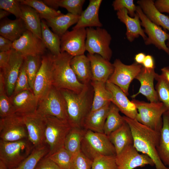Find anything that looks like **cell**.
<instances>
[{
	"mask_svg": "<svg viewBox=\"0 0 169 169\" xmlns=\"http://www.w3.org/2000/svg\"><path fill=\"white\" fill-rule=\"evenodd\" d=\"M129 125L133 138V145L138 152L148 156L153 161L156 169H169L161 160L157 148L160 133L157 132L138 121L123 116Z\"/></svg>",
	"mask_w": 169,
	"mask_h": 169,
	"instance_id": "obj_1",
	"label": "cell"
},
{
	"mask_svg": "<svg viewBox=\"0 0 169 169\" xmlns=\"http://www.w3.org/2000/svg\"><path fill=\"white\" fill-rule=\"evenodd\" d=\"M60 90L66 102L69 123L72 128H83L92 104L94 90L90 83L79 93L64 89Z\"/></svg>",
	"mask_w": 169,
	"mask_h": 169,
	"instance_id": "obj_2",
	"label": "cell"
},
{
	"mask_svg": "<svg viewBox=\"0 0 169 169\" xmlns=\"http://www.w3.org/2000/svg\"><path fill=\"white\" fill-rule=\"evenodd\" d=\"M73 57L66 52L52 56V85L60 90L64 89L79 93L85 84L79 82L71 68L70 62Z\"/></svg>",
	"mask_w": 169,
	"mask_h": 169,
	"instance_id": "obj_3",
	"label": "cell"
},
{
	"mask_svg": "<svg viewBox=\"0 0 169 169\" xmlns=\"http://www.w3.org/2000/svg\"><path fill=\"white\" fill-rule=\"evenodd\" d=\"M81 151L92 161L100 156H116L114 146L108 136L84 129Z\"/></svg>",
	"mask_w": 169,
	"mask_h": 169,
	"instance_id": "obj_4",
	"label": "cell"
},
{
	"mask_svg": "<svg viewBox=\"0 0 169 169\" xmlns=\"http://www.w3.org/2000/svg\"><path fill=\"white\" fill-rule=\"evenodd\" d=\"M131 101L137 108L138 113L136 119L139 122L158 133L163 125L162 116L167 110L164 104L157 102H146L134 99Z\"/></svg>",
	"mask_w": 169,
	"mask_h": 169,
	"instance_id": "obj_5",
	"label": "cell"
},
{
	"mask_svg": "<svg viewBox=\"0 0 169 169\" xmlns=\"http://www.w3.org/2000/svg\"><path fill=\"white\" fill-rule=\"evenodd\" d=\"M35 112L43 117L53 116L68 122L66 101L60 90L53 86L48 93L39 100Z\"/></svg>",
	"mask_w": 169,
	"mask_h": 169,
	"instance_id": "obj_6",
	"label": "cell"
},
{
	"mask_svg": "<svg viewBox=\"0 0 169 169\" xmlns=\"http://www.w3.org/2000/svg\"><path fill=\"white\" fill-rule=\"evenodd\" d=\"M33 148L28 139L10 142L0 140V160L8 169H12L27 157Z\"/></svg>",
	"mask_w": 169,
	"mask_h": 169,
	"instance_id": "obj_7",
	"label": "cell"
},
{
	"mask_svg": "<svg viewBox=\"0 0 169 169\" xmlns=\"http://www.w3.org/2000/svg\"><path fill=\"white\" fill-rule=\"evenodd\" d=\"M45 143L49 149V156L64 147L65 138L72 127L68 122L51 116L45 117Z\"/></svg>",
	"mask_w": 169,
	"mask_h": 169,
	"instance_id": "obj_8",
	"label": "cell"
},
{
	"mask_svg": "<svg viewBox=\"0 0 169 169\" xmlns=\"http://www.w3.org/2000/svg\"><path fill=\"white\" fill-rule=\"evenodd\" d=\"M86 29V50L90 54H98L110 61L112 55L110 47L112 40L110 34L101 27L87 28Z\"/></svg>",
	"mask_w": 169,
	"mask_h": 169,
	"instance_id": "obj_9",
	"label": "cell"
},
{
	"mask_svg": "<svg viewBox=\"0 0 169 169\" xmlns=\"http://www.w3.org/2000/svg\"><path fill=\"white\" fill-rule=\"evenodd\" d=\"M113 64L114 70L107 82L118 86L127 96L131 82L135 79L143 66L136 62L126 65L119 59H116Z\"/></svg>",
	"mask_w": 169,
	"mask_h": 169,
	"instance_id": "obj_10",
	"label": "cell"
},
{
	"mask_svg": "<svg viewBox=\"0 0 169 169\" xmlns=\"http://www.w3.org/2000/svg\"><path fill=\"white\" fill-rule=\"evenodd\" d=\"M139 15L141 26L147 35L144 41L146 45L153 44L159 49L162 50L169 55V49L166 44L169 40V33L162 28L151 21L144 14L140 7L137 6L136 12Z\"/></svg>",
	"mask_w": 169,
	"mask_h": 169,
	"instance_id": "obj_11",
	"label": "cell"
},
{
	"mask_svg": "<svg viewBox=\"0 0 169 169\" xmlns=\"http://www.w3.org/2000/svg\"><path fill=\"white\" fill-rule=\"evenodd\" d=\"M0 140L6 142L28 139L26 127L22 116L15 114L0 119Z\"/></svg>",
	"mask_w": 169,
	"mask_h": 169,
	"instance_id": "obj_12",
	"label": "cell"
},
{
	"mask_svg": "<svg viewBox=\"0 0 169 169\" xmlns=\"http://www.w3.org/2000/svg\"><path fill=\"white\" fill-rule=\"evenodd\" d=\"M52 56L51 53L42 56L41 65L36 77L33 90L38 101L53 86Z\"/></svg>",
	"mask_w": 169,
	"mask_h": 169,
	"instance_id": "obj_13",
	"label": "cell"
},
{
	"mask_svg": "<svg viewBox=\"0 0 169 169\" xmlns=\"http://www.w3.org/2000/svg\"><path fill=\"white\" fill-rule=\"evenodd\" d=\"M86 37L85 28L67 31L60 38L61 53L66 52L73 57L84 54Z\"/></svg>",
	"mask_w": 169,
	"mask_h": 169,
	"instance_id": "obj_14",
	"label": "cell"
},
{
	"mask_svg": "<svg viewBox=\"0 0 169 169\" xmlns=\"http://www.w3.org/2000/svg\"><path fill=\"white\" fill-rule=\"evenodd\" d=\"M133 145L125 147L118 155L115 156L118 169H134L146 165L154 166L152 159L147 155L140 154Z\"/></svg>",
	"mask_w": 169,
	"mask_h": 169,
	"instance_id": "obj_15",
	"label": "cell"
},
{
	"mask_svg": "<svg viewBox=\"0 0 169 169\" xmlns=\"http://www.w3.org/2000/svg\"><path fill=\"white\" fill-rule=\"evenodd\" d=\"M12 49L25 57L42 56L46 48L42 39L27 30L20 38L13 42Z\"/></svg>",
	"mask_w": 169,
	"mask_h": 169,
	"instance_id": "obj_16",
	"label": "cell"
},
{
	"mask_svg": "<svg viewBox=\"0 0 169 169\" xmlns=\"http://www.w3.org/2000/svg\"><path fill=\"white\" fill-rule=\"evenodd\" d=\"M22 116L27 129L28 139L34 148L45 144V117L36 112Z\"/></svg>",
	"mask_w": 169,
	"mask_h": 169,
	"instance_id": "obj_17",
	"label": "cell"
},
{
	"mask_svg": "<svg viewBox=\"0 0 169 169\" xmlns=\"http://www.w3.org/2000/svg\"><path fill=\"white\" fill-rule=\"evenodd\" d=\"M24 58L12 49L8 64L3 69H1L3 73L6 93L9 97L12 95L13 92L15 84Z\"/></svg>",
	"mask_w": 169,
	"mask_h": 169,
	"instance_id": "obj_18",
	"label": "cell"
},
{
	"mask_svg": "<svg viewBox=\"0 0 169 169\" xmlns=\"http://www.w3.org/2000/svg\"><path fill=\"white\" fill-rule=\"evenodd\" d=\"M10 98L16 114L23 116L36 112L38 100L31 90L22 91Z\"/></svg>",
	"mask_w": 169,
	"mask_h": 169,
	"instance_id": "obj_19",
	"label": "cell"
},
{
	"mask_svg": "<svg viewBox=\"0 0 169 169\" xmlns=\"http://www.w3.org/2000/svg\"><path fill=\"white\" fill-rule=\"evenodd\" d=\"M157 73L155 68L147 69L143 66L136 77L141 84L138 92L131 96L135 98L141 94L145 96L150 102H157L159 101L156 90L154 86V80Z\"/></svg>",
	"mask_w": 169,
	"mask_h": 169,
	"instance_id": "obj_20",
	"label": "cell"
},
{
	"mask_svg": "<svg viewBox=\"0 0 169 169\" xmlns=\"http://www.w3.org/2000/svg\"><path fill=\"white\" fill-rule=\"evenodd\" d=\"M106 86L111 94V103L125 116L136 119L138 111L134 103L129 100L124 92L117 86L108 82L106 83Z\"/></svg>",
	"mask_w": 169,
	"mask_h": 169,
	"instance_id": "obj_21",
	"label": "cell"
},
{
	"mask_svg": "<svg viewBox=\"0 0 169 169\" xmlns=\"http://www.w3.org/2000/svg\"><path fill=\"white\" fill-rule=\"evenodd\" d=\"M117 17L120 22L124 23L126 28V35L130 42L141 36L144 41L147 36L141 27V22L138 14L136 12L134 17L129 16L127 10L122 8L117 11Z\"/></svg>",
	"mask_w": 169,
	"mask_h": 169,
	"instance_id": "obj_22",
	"label": "cell"
},
{
	"mask_svg": "<svg viewBox=\"0 0 169 169\" xmlns=\"http://www.w3.org/2000/svg\"><path fill=\"white\" fill-rule=\"evenodd\" d=\"M91 68L92 80L106 83L114 70L113 64L98 54H87Z\"/></svg>",
	"mask_w": 169,
	"mask_h": 169,
	"instance_id": "obj_23",
	"label": "cell"
},
{
	"mask_svg": "<svg viewBox=\"0 0 169 169\" xmlns=\"http://www.w3.org/2000/svg\"><path fill=\"white\" fill-rule=\"evenodd\" d=\"M101 0H90L86 9L83 11L76 25L72 29L93 27H101L102 24L99 16Z\"/></svg>",
	"mask_w": 169,
	"mask_h": 169,
	"instance_id": "obj_24",
	"label": "cell"
},
{
	"mask_svg": "<svg viewBox=\"0 0 169 169\" xmlns=\"http://www.w3.org/2000/svg\"><path fill=\"white\" fill-rule=\"evenodd\" d=\"M70 65L80 82L84 84L90 83L92 74L90 62L87 56L84 54L73 57Z\"/></svg>",
	"mask_w": 169,
	"mask_h": 169,
	"instance_id": "obj_25",
	"label": "cell"
},
{
	"mask_svg": "<svg viewBox=\"0 0 169 169\" xmlns=\"http://www.w3.org/2000/svg\"><path fill=\"white\" fill-rule=\"evenodd\" d=\"M137 3L147 17L152 22L169 31V16L163 14L156 8L153 0H139Z\"/></svg>",
	"mask_w": 169,
	"mask_h": 169,
	"instance_id": "obj_26",
	"label": "cell"
},
{
	"mask_svg": "<svg viewBox=\"0 0 169 169\" xmlns=\"http://www.w3.org/2000/svg\"><path fill=\"white\" fill-rule=\"evenodd\" d=\"M27 30L21 18L12 20L6 18L1 20L0 36L12 42L20 38Z\"/></svg>",
	"mask_w": 169,
	"mask_h": 169,
	"instance_id": "obj_27",
	"label": "cell"
},
{
	"mask_svg": "<svg viewBox=\"0 0 169 169\" xmlns=\"http://www.w3.org/2000/svg\"><path fill=\"white\" fill-rule=\"evenodd\" d=\"M111 103L99 109L90 111L84 120L83 128L95 132L104 133V127Z\"/></svg>",
	"mask_w": 169,
	"mask_h": 169,
	"instance_id": "obj_28",
	"label": "cell"
},
{
	"mask_svg": "<svg viewBox=\"0 0 169 169\" xmlns=\"http://www.w3.org/2000/svg\"><path fill=\"white\" fill-rule=\"evenodd\" d=\"M108 136L115 147L116 155L119 154L127 146L133 145V138L131 128L125 121Z\"/></svg>",
	"mask_w": 169,
	"mask_h": 169,
	"instance_id": "obj_29",
	"label": "cell"
},
{
	"mask_svg": "<svg viewBox=\"0 0 169 169\" xmlns=\"http://www.w3.org/2000/svg\"><path fill=\"white\" fill-rule=\"evenodd\" d=\"M21 18L27 29L42 40L41 18L38 13L32 8L25 5H21Z\"/></svg>",
	"mask_w": 169,
	"mask_h": 169,
	"instance_id": "obj_30",
	"label": "cell"
},
{
	"mask_svg": "<svg viewBox=\"0 0 169 169\" xmlns=\"http://www.w3.org/2000/svg\"><path fill=\"white\" fill-rule=\"evenodd\" d=\"M79 16L68 13L45 21L54 33L61 38L71 26L76 24Z\"/></svg>",
	"mask_w": 169,
	"mask_h": 169,
	"instance_id": "obj_31",
	"label": "cell"
},
{
	"mask_svg": "<svg viewBox=\"0 0 169 169\" xmlns=\"http://www.w3.org/2000/svg\"><path fill=\"white\" fill-rule=\"evenodd\" d=\"M163 125L157 149L159 156L165 166L169 167V112L162 116Z\"/></svg>",
	"mask_w": 169,
	"mask_h": 169,
	"instance_id": "obj_32",
	"label": "cell"
},
{
	"mask_svg": "<svg viewBox=\"0 0 169 169\" xmlns=\"http://www.w3.org/2000/svg\"><path fill=\"white\" fill-rule=\"evenodd\" d=\"M90 84L94 90L91 111L99 109L111 102V94L106 88V83L92 80Z\"/></svg>",
	"mask_w": 169,
	"mask_h": 169,
	"instance_id": "obj_33",
	"label": "cell"
},
{
	"mask_svg": "<svg viewBox=\"0 0 169 169\" xmlns=\"http://www.w3.org/2000/svg\"><path fill=\"white\" fill-rule=\"evenodd\" d=\"M41 35L43 42L46 48L53 55L61 53L60 37L51 31L45 21L41 19Z\"/></svg>",
	"mask_w": 169,
	"mask_h": 169,
	"instance_id": "obj_34",
	"label": "cell"
},
{
	"mask_svg": "<svg viewBox=\"0 0 169 169\" xmlns=\"http://www.w3.org/2000/svg\"><path fill=\"white\" fill-rule=\"evenodd\" d=\"M119 112L118 108L111 103L103 129L104 133L107 136L120 128L125 122L123 116L120 115Z\"/></svg>",
	"mask_w": 169,
	"mask_h": 169,
	"instance_id": "obj_35",
	"label": "cell"
},
{
	"mask_svg": "<svg viewBox=\"0 0 169 169\" xmlns=\"http://www.w3.org/2000/svg\"><path fill=\"white\" fill-rule=\"evenodd\" d=\"M49 151L48 146L45 144L34 147L27 157L12 169H34L39 161L46 156Z\"/></svg>",
	"mask_w": 169,
	"mask_h": 169,
	"instance_id": "obj_36",
	"label": "cell"
},
{
	"mask_svg": "<svg viewBox=\"0 0 169 169\" xmlns=\"http://www.w3.org/2000/svg\"><path fill=\"white\" fill-rule=\"evenodd\" d=\"M83 128H72L66 136L64 147L72 157L81 151V142L83 135Z\"/></svg>",
	"mask_w": 169,
	"mask_h": 169,
	"instance_id": "obj_37",
	"label": "cell"
},
{
	"mask_svg": "<svg viewBox=\"0 0 169 169\" xmlns=\"http://www.w3.org/2000/svg\"><path fill=\"white\" fill-rule=\"evenodd\" d=\"M43 2L51 8L56 9L59 7L65 8L69 12L80 16L82 12L84 0H44Z\"/></svg>",
	"mask_w": 169,
	"mask_h": 169,
	"instance_id": "obj_38",
	"label": "cell"
},
{
	"mask_svg": "<svg viewBox=\"0 0 169 169\" xmlns=\"http://www.w3.org/2000/svg\"><path fill=\"white\" fill-rule=\"evenodd\" d=\"M21 4L29 6L35 10L39 14L41 19L45 20L58 16L62 13L49 7L43 1L38 0H21Z\"/></svg>",
	"mask_w": 169,
	"mask_h": 169,
	"instance_id": "obj_39",
	"label": "cell"
},
{
	"mask_svg": "<svg viewBox=\"0 0 169 169\" xmlns=\"http://www.w3.org/2000/svg\"><path fill=\"white\" fill-rule=\"evenodd\" d=\"M42 56L39 55L29 56L24 58L28 83L32 91L36 77L41 65Z\"/></svg>",
	"mask_w": 169,
	"mask_h": 169,
	"instance_id": "obj_40",
	"label": "cell"
},
{
	"mask_svg": "<svg viewBox=\"0 0 169 169\" xmlns=\"http://www.w3.org/2000/svg\"><path fill=\"white\" fill-rule=\"evenodd\" d=\"M155 89L159 101L162 103L169 112V82L161 74L157 73Z\"/></svg>",
	"mask_w": 169,
	"mask_h": 169,
	"instance_id": "obj_41",
	"label": "cell"
},
{
	"mask_svg": "<svg viewBox=\"0 0 169 169\" xmlns=\"http://www.w3.org/2000/svg\"><path fill=\"white\" fill-rule=\"evenodd\" d=\"M46 156L54 162L61 169H70L72 156L64 147Z\"/></svg>",
	"mask_w": 169,
	"mask_h": 169,
	"instance_id": "obj_42",
	"label": "cell"
},
{
	"mask_svg": "<svg viewBox=\"0 0 169 169\" xmlns=\"http://www.w3.org/2000/svg\"><path fill=\"white\" fill-rule=\"evenodd\" d=\"M92 169H118L115 156H100L93 161Z\"/></svg>",
	"mask_w": 169,
	"mask_h": 169,
	"instance_id": "obj_43",
	"label": "cell"
},
{
	"mask_svg": "<svg viewBox=\"0 0 169 169\" xmlns=\"http://www.w3.org/2000/svg\"><path fill=\"white\" fill-rule=\"evenodd\" d=\"M16 114L14 107L11 99L6 91L0 92V116L1 118L9 116Z\"/></svg>",
	"mask_w": 169,
	"mask_h": 169,
	"instance_id": "obj_44",
	"label": "cell"
},
{
	"mask_svg": "<svg viewBox=\"0 0 169 169\" xmlns=\"http://www.w3.org/2000/svg\"><path fill=\"white\" fill-rule=\"evenodd\" d=\"M31 90L30 87L26 71V65L24 61L20 68L19 73L16 82L12 95L24 90Z\"/></svg>",
	"mask_w": 169,
	"mask_h": 169,
	"instance_id": "obj_45",
	"label": "cell"
},
{
	"mask_svg": "<svg viewBox=\"0 0 169 169\" xmlns=\"http://www.w3.org/2000/svg\"><path fill=\"white\" fill-rule=\"evenodd\" d=\"M92 162L80 151L72 157L70 169H92Z\"/></svg>",
	"mask_w": 169,
	"mask_h": 169,
	"instance_id": "obj_46",
	"label": "cell"
},
{
	"mask_svg": "<svg viewBox=\"0 0 169 169\" xmlns=\"http://www.w3.org/2000/svg\"><path fill=\"white\" fill-rule=\"evenodd\" d=\"M21 5L20 0H0V8L6 10L13 14L16 18H21Z\"/></svg>",
	"mask_w": 169,
	"mask_h": 169,
	"instance_id": "obj_47",
	"label": "cell"
},
{
	"mask_svg": "<svg viewBox=\"0 0 169 169\" xmlns=\"http://www.w3.org/2000/svg\"><path fill=\"white\" fill-rule=\"evenodd\" d=\"M112 5L115 10L126 9L131 17H134L136 14L137 6L134 4L133 0H115L113 2Z\"/></svg>",
	"mask_w": 169,
	"mask_h": 169,
	"instance_id": "obj_48",
	"label": "cell"
},
{
	"mask_svg": "<svg viewBox=\"0 0 169 169\" xmlns=\"http://www.w3.org/2000/svg\"><path fill=\"white\" fill-rule=\"evenodd\" d=\"M34 169H61L48 157L45 156L38 163Z\"/></svg>",
	"mask_w": 169,
	"mask_h": 169,
	"instance_id": "obj_49",
	"label": "cell"
},
{
	"mask_svg": "<svg viewBox=\"0 0 169 169\" xmlns=\"http://www.w3.org/2000/svg\"><path fill=\"white\" fill-rule=\"evenodd\" d=\"M154 4L160 12L169 13V0H156Z\"/></svg>",
	"mask_w": 169,
	"mask_h": 169,
	"instance_id": "obj_50",
	"label": "cell"
},
{
	"mask_svg": "<svg viewBox=\"0 0 169 169\" xmlns=\"http://www.w3.org/2000/svg\"><path fill=\"white\" fill-rule=\"evenodd\" d=\"M13 42L3 37L0 36V51L5 52L12 49Z\"/></svg>",
	"mask_w": 169,
	"mask_h": 169,
	"instance_id": "obj_51",
	"label": "cell"
},
{
	"mask_svg": "<svg viewBox=\"0 0 169 169\" xmlns=\"http://www.w3.org/2000/svg\"><path fill=\"white\" fill-rule=\"evenodd\" d=\"M11 50L5 52H0V68L3 69L9 61Z\"/></svg>",
	"mask_w": 169,
	"mask_h": 169,
	"instance_id": "obj_52",
	"label": "cell"
},
{
	"mask_svg": "<svg viewBox=\"0 0 169 169\" xmlns=\"http://www.w3.org/2000/svg\"><path fill=\"white\" fill-rule=\"evenodd\" d=\"M142 64L143 67L147 69L155 68V63L153 57L150 55H146Z\"/></svg>",
	"mask_w": 169,
	"mask_h": 169,
	"instance_id": "obj_53",
	"label": "cell"
},
{
	"mask_svg": "<svg viewBox=\"0 0 169 169\" xmlns=\"http://www.w3.org/2000/svg\"><path fill=\"white\" fill-rule=\"evenodd\" d=\"M146 56L145 54L143 53H140L136 54L134 58L135 62L141 64H143Z\"/></svg>",
	"mask_w": 169,
	"mask_h": 169,
	"instance_id": "obj_54",
	"label": "cell"
},
{
	"mask_svg": "<svg viewBox=\"0 0 169 169\" xmlns=\"http://www.w3.org/2000/svg\"><path fill=\"white\" fill-rule=\"evenodd\" d=\"M161 75L167 81L169 82V67H165L161 69Z\"/></svg>",
	"mask_w": 169,
	"mask_h": 169,
	"instance_id": "obj_55",
	"label": "cell"
},
{
	"mask_svg": "<svg viewBox=\"0 0 169 169\" xmlns=\"http://www.w3.org/2000/svg\"><path fill=\"white\" fill-rule=\"evenodd\" d=\"M11 13L3 9H0V19L2 20L6 18Z\"/></svg>",
	"mask_w": 169,
	"mask_h": 169,
	"instance_id": "obj_56",
	"label": "cell"
},
{
	"mask_svg": "<svg viewBox=\"0 0 169 169\" xmlns=\"http://www.w3.org/2000/svg\"><path fill=\"white\" fill-rule=\"evenodd\" d=\"M167 46L168 47V48L169 49V40L167 41V42L166 44Z\"/></svg>",
	"mask_w": 169,
	"mask_h": 169,
	"instance_id": "obj_57",
	"label": "cell"
}]
</instances>
